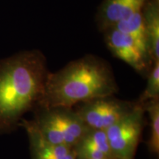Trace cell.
Masks as SVG:
<instances>
[{
  "label": "cell",
  "mask_w": 159,
  "mask_h": 159,
  "mask_svg": "<svg viewBox=\"0 0 159 159\" xmlns=\"http://www.w3.org/2000/svg\"><path fill=\"white\" fill-rule=\"evenodd\" d=\"M49 72L47 58L39 49L0 61V136L15 131L25 115L36 108Z\"/></svg>",
  "instance_id": "6da1fadb"
},
{
  "label": "cell",
  "mask_w": 159,
  "mask_h": 159,
  "mask_svg": "<svg viewBox=\"0 0 159 159\" xmlns=\"http://www.w3.org/2000/svg\"><path fill=\"white\" fill-rule=\"evenodd\" d=\"M119 91L110 63L94 55H86L49 71L43 94L36 108L66 107L91 99L113 96Z\"/></svg>",
  "instance_id": "7a4b0ae2"
},
{
  "label": "cell",
  "mask_w": 159,
  "mask_h": 159,
  "mask_svg": "<svg viewBox=\"0 0 159 159\" xmlns=\"http://www.w3.org/2000/svg\"><path fill=\"white\" fill-rule=\"evenodd\" d=\"M31 122L40 135L55 144L74 148L89 128L73 108H36Z\"/></svg>",
  "instance_id": "3957f363"
},
{
  "label": "cell",
  "mask_w": 159,
  "mask_h": 159,
  "mask_svg": "<svg viewBox=\"0 0 159 159\" xmlns=\"http://www.w3.org/2000/svg\"><path fill=\"white\" fill-rule=\"evenodd\" d=\"M137 105L136 100H124L113 95L80 103L73 108L89 128L105 131L130 114Z\"/></svg>",
  "instance_id": "277c9868"
},
{
  "label": "cell",
  "mask_w": 159,
  "mask_h": 159,
  "mask_svg": "<svg viewBox=\"0 0 159 159\" xmlns=\"http://www.w3.org/2000/svg\"><path fill=\"white\" fill-rule=\"evenodd\" d=\"M145 113L138 103L134 111L105 130L113 158L134 159L145 125Z\"/></svg>",
  "instance_id": "5b68a950"
},
{
  "label": "cell",
  "mask_w": 159,
  "mask_h": 159,
  "mask_svg": "<svg viewBox=\"0 0 159 159\" xmlns=\"http://www.w3.org/2000/svg\"><path fill=\"white\" fill-rule=\"evenodd\" d=\"M102 34L111 54L147 78L154 63L148 47L139 43L132 35L114 27L106 29Z\"/></svg>",
  "instance_id": "8992f818"
},
{
  "label": "cell",
  "mask_w": 159,
  "mask_h": 159,
  "mask_svg": "<svg viewBox=\"0 0 159 159\" xmlns=\"http://www.w3.org/2000/svg\"><path fill=\"white\" fill-rule=\"evenodd\" d=\"M148 0H103L96 14V24L100 32L117 22L141 12Z\"/></svg>",
  "instance_id": "52a82bcc"
},
{
  "label": "cell",
  "mask_w": 159,
  "mask_h": 159,
  "mask_svg": "<svg viewBox=\"0 0 159 159\" xmlns=\"http://www.w3.org/2000/svg\"><path fill=\"white\" fill-rule=\"evenodd\" d=\"M19 127L25 129L27 134L31 159H76L74 148L47 142L40 135L30 120L24 118Z\"/></svg>",
  "instance_id": "ba28073f"
},
{
  "label": "cell",
  "mask_w": 159,
  "mask_h": 159,
  "mask_svg": "<svg viewBox=\"0 0 159 159\" xmlns=\"http://www.w3.org/2000/svg\"><path fill=\"white\" fill-rule=\"evenodd\" d=\"M73 148L76 159H114L105 130L89 128Z\"/></svg>",
  "instance_id": "9c48e42d"
},
{
  "label": "cell",
  "mask_w": 159,
  "mask_h": 159,
  "mask_svg": "<svg viewBox=\"0 0 159 159\" xmlns=\"http://www.w3.org/2000/svg\"><path fill=\"white\" fill-rule=\"evenodd\" d=\"M142 16L151 57L153 62L159 61V0H148Z\"/></svg>",
  "instance_id": "30bf717a"
},
{
  "label": "cell",
  "mask_w": 159,
  "mask_h": 159,
  "mask_svg": "<svg viewBox=\"0 0 159 159\" xmlns=\"http://www.w3.org/2000/svg\"><path fill=\"white\" fill-rule=\"evenodd\" d=\"M145 112L150 119V135L147 142L151 154L158 156L159 154V99L148 101L142 105Z\"/></svg>",
  "instance_id": "8fae6325"
},
{
  "label": "cell",
  "mask_w": 159,
  "mask_h": 159,
  "mask_svg": "<svg viewBox=\"0 0 159 159\" xmlns=\"http://www.w3.org/2000/svg\"><path fill=\"white\" fill-rule=\"evenodd\" d=\"M147 78L146 87L136 100L142 105L148 101L159 99V61L154 62Z\"/></svg>",
  "instance_id": "7c38bea8"
}]
</instances>
